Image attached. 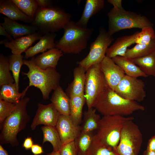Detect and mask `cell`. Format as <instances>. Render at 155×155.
I'll return each mask as SVG.
<instances>
[{"label":"cell","instance_id":"1","mask_svg":"<svg viewBox=\"0 0 155 155\" xmlns=\"http://www.w3.org/2000/svg\"><path fill=\"white\" fill-rule=\"evenodd\" d=\"M93 108L103 116H129L145 108L137 102L125 99L108 88L94 103Z\"/></svg>","mask_w":155,"mask_h":155},{"label":"cell","instance_id":"2","mask_svg":"<svg viewBox=\"0 0 155 155\" xmlns=\"http://www.w3.org/2000/svg\"><path fill=\"white\" fill-rule=\"evenodd\" d=\"M30 100L27 97L22 98L12 113L0 125V144H9L13 147L19 144L18 134L25 129L30 119L26 109Z\"/></svg>","mask_w":155,"mask_h":155},{"label":"cell","instance_id":"3","mask_svg":"<svg viewBox=\"0 0 155 155\" xmlns=\"http://www.w3.org/2000/svg\"><path fill=\"white\" fill-rule=\"evenodd\" d=\"M34 57L29 60H23V65L28 67V71L22 73L28 78L29 84L23 92L26 95L28 88L34 86L40 90L44 100H48L51 92L59 85L60 75L55 68L42 69L38 67L35 64Z\"/></svg>","mask_w":155,"mask_h":155},{"label":"cell","instance_id":"4","mask_svg":"<svg viewBox=\"0 0 155 155\" xmlns=\"http://www.w3.org/2000/svg\"><path fill=\"white\" fill-rule=\"evenodd\" d=\"M63 34L55 42V48L63 53L77 54L87 48L88 41L94 31L92 28L82 27L71 20L63 28Z\"/></svg>","mask_w":155,"mask_h":155},{"label":"cell","instance_id":"5","mask_svg":"<svg viewBox=\"0 0 155 155\" xmlns=\"http://www.w3.org/2000/svg\"><path fill=\"white\" fill-rule=\"evenodd\" d=\"M71 18L69 13L58 7L38 8L30 25L36 27L38 31L44 35L63 29Z\"/></svg>","mask_w":155,"mask_h":155},{"label":"cell","instance_id":"6","mask_svg":"<svg viewBox=\"0 0 155 155\" xmlns=\"http://www.w3.org/2000/svg\"><path fill=\"white\" fill-rule=\"evenodd\" d=\"M108 29L111 35L120 30L132 28L142 29L146 26L153 27V24L145 16L123 8L113 7L108 13Z\"/></svg>","mask_w":155,"mask_h":155},{"label":"cell","instance_id":"7","mask_svg":"<svg viewBox=\"0 0 155 155\" xmlns=\"http://www.w3.org/2000/svg\"><path fill=\"white\" fill-rule=\"evenodd\" d=\"M134 119L133 117L103 116L101 118L96 135L102 143L113 148L118 144L121 131L125 124Z\"/></svg>","mask_w":155,"mask_h":155},{"label":"cell","instance_id":"8","mask_svg":"<svg viewBox=\"0 0 155 155\" xmlns=\"http://www.w3.org/2000/svg\"><path fill=\"white\" fill-rule=\"evenodd\" d=\"M133 120L125 124L118 144L113 148L117 155H138L139 153L143 142V135Z\"/></svg>","mask_w":155,"mask_h":155},{"label":"cell","instance_id":"9","mask_svg":"<svg viewBox=\"0 0 155 155\" xmlns=\"http://www.w3.org/2000/svg\"><path fill=\"white\" fill-rule=\"evenodd\" d=\"M108 87L100 64L91 66L86 72L84 88L88 109L93 108L95 102Z\"/></svg>","mask_w":155,"mask_h":155},{"label":"cell","instance_id":"10","mask_svg":"<svg viewBox=\"0 0 155 155\" xmlns=\"http://www.w3.org/2000/svg\"><path fill=\"white\" fill-rule=\"evenodd\" d=\"M114 40L105 29L100 30L99 34L90 44V51L87 55L77 62L86 72L92 65L100 64L106 56L107 50Z\"/></svg>","mask_w":155,"mask_h":155},{"label":"cell","instance_id":"11","mask_svg":"<svg viewBox=\"0 0 155 155\" xmlns=\"http://www.w3.org/2000/svg\"><path fill=\"white\" fill-rule=\"evenodd\" d=\"M145 87L144 82L141 79L125 75L114 91L125 99L141 102L146 96Z\"/></svg>","mask_w":155,"mask_h":155},{"label":"cell","instance_id":"12","mask_svg":"<svg viewBox=\"0 0 155 155\" xmlns=\"http://www.w3.org/2000/svg\"><path fill=\"white\" fill-rule=\"evenodd\" d=\"M60 113L57 110L53 104H37V109L30 125L32 130H34L40 125L55 127Z\"/></svg>","mask_w":155,"mask_h":155},{"label":"cell","instance_id":"13","mask_svg":"<svg viewBox=\"0 0 155 155\" xmlns=\"http://www.w3.org/2000/svg\"><path fill=\"white\" fill-rule=\"evenodd\" d=\"M55 127L63 145L74 141L81 132L80 126L74 123L70 115L61 114Z\"/></svg>","mask_w":155,"mask_h":155},{"label":"cell","instance_id":"14","mask_svg":"<svg viewBox=\"0 0 155 155\" xmlns=\"http://www.w3.org/2000/svg\"><path fill=\"white\" fill-rule=\"evenodd\" d=\"M100 65L108 87L114 90L125 75V72L112 58L106 56Z\"/></svg>","mask_w":155,"mask_h":155},{"label":"cell","instance_id":"15","mask_svg":"<svg viewBox=\"0 0 155 155\" xmlns=\"http://www.w3.org/2000/svg\"><path fill=\"white\" fill-rule=\"evenodd\" d=\"M43 35L41 32L38 31L11 41H8L6 39L2 40L0 41V44H3L5 47L10 49L12 54L21 55L23 52H25Z\"/></svg>","mask_w":155,"mask_h":155},{"label":"cell","instance_id":"16","mask_svg":"<svg viewBox=\"0 0 155 155\" xmlns=\"http://www.w3.org/2000/svg\"><path fill=\"white\" fill-rule=\"evenodd\" d=\"M0 24L13 39L32 34L38 31V29L36 27L31 25L19 23L7 17L4 18L3 22L1 23Z\"/></svg>","mask_w":155,"mask_h":155},{"label":"cell","instance_id":"17","mask_svg":"<svg viewBox=\"0 0 155 155\" xmlns=\"http://www.w3.org/2000/svg\"><path fill=\"white\" fill-rule=\"evenodd\" d=\"M138 32L118 38L108 48L106 56L111 58L118 56L125 57L127 48L135 43L136 38Z\"/></svg>","mask_w":155,"mask_h":155},{"label":"cell","instance_id":"18","mask_svg":"<svg viewBox=\"0 0 155 155\" xmlns=\"http://www.w3.org/2000/svg\"><path fill=\"white\" fill-rule=\"evenodd\" d=\"M63 55L61 51L55 48L35 57L34 62L36 66L42 69L50 67L56 68L60 58Z\"/></svg>","mask_w":155,"mask_h":155},{"label":"cell","instance_id":"19","mask_svg":"<svg viewBox=\"0 0 155 155\" xmlns=\"http://www.w3.org/2000/svg\"><path fill=\"white\" fill-rule=\"evenodd\" d=\"M56 34L55 33H49L43 35L39 41L34 45L30 47L25 52L24 58L27 59L34 57L37 54L44 53L55 48L54 40Z\"/></svg>","mask_w":155,"mask_h":155},{"label":"cell","instance_id":"20","mask_svg":"<svg viewBox=\"0 0 155 155\" xmlns=\"http://www.w3.org/2000/svg\"><path fill=\"white\" fill-rule=\"evenodd\" d=\"M0 13L14 21L19 20L31 24L33 20V18L28 17L23 13L12 0L0 1Z\"/></svg>","mask_w":155,"mask_h":155},{"label":"cell","instance_id":"21","mask_svg":"<svg viewBox=\"0 0 155 155\" xmlns=\"http://www.w3.org/2000/svg\"><path fill=\"white\" fill-rule=\"evenodd\" d=\"M73 75V80L67 89L69 96L84 94L86 71L78 66L74 68Z\"/></svg>","mask_w":155,"mask_h":155},{"label":"cell","instance_id":"22","mask_svg":"<svg viewBox=\"0 0 155 155\" xmlns=\"http://www.w3.org/2000/svg\"><path fill=\"white\" fill-rule=\"evenodd\" d=\"M50 100L61 114L70 115V98L60 85L54 90Z\"/></svg>","mask_w":155,"mask_h":155},{"label":"cell","instance_id":"23","mask_svg":"<svg viewBox=\"0 0 155 155\" xmlns=\"http://www.w3.org/2000/svg\"><path fill=\"white\" fill-rule=\"evenodd\" d=\"M104 6V0H87L84 10L76 24L82 27H87L90 19L102 9Z\"/></svg>","mask_w":155,"mask_h":155},{"label":"cell","instance_id":"24","mask_svg":"<svg viewBox=\"0 0 155 155\" xmlns=\"http://www.w3.org/2000/svg\"><path fill=\"white\" fill-rule=\"evenodd\" d=\"M114 62L124 71L125 75L137 78L148 77L134 62L133 59L125 57L116 56L112 58Z\"/></svg>","mask_w":155,"mask_h":155},{"label":"cell","instance_id":"25","mask_svg":"<svg viewBox=\"0 0 155 155\" xmlns=\"http://www.w3.org/2000/svg\"><path fill=\"white\" fill-rule=\"evenodd\" d=\"M70 98V116L74 123L80 125L82 121V109L86 99L84 94L71 96Z\"/></svg>","mask_w":155,"mask_h":155},{"label":"cell","instance_id":"26","mask_svg":"<svg viewBox=\"0 0 155 155\" xmlns=\"http://www.w3.org/2000/svg\"><path fill=\"white\" fill-rule=\"evenodd\" d=\"M96 111L93 107L84 112L82 123L80 126L81 131L93 132L97 130L101 118L96 113Z\"/></svg>","mask_w":155,"mask_h":155},{"label":"cell","instance_id":"27","mask_svg":"<svg viewBox=\"0 0 155 155\" xmlns=\"http://www.w3.org/2000/svg\"><path fill=\"white\" fill-rule=\"evenodd\" d=\"M0 99L16 104L25 97L23 92L20 93L15 83L0 86Z\"/></svg>","mask_w":155,"mask_h":155},{"label":"cell","instance_id":"28","mask_svg":"<svg viewBox=\"0 0 155 155\" xmlns=\"http://www.w3.org/2000/svg\"><path fill=\"white\" fill-rule=\"evenodd\" d=\"M41 129L43 133L42 144L48 142L52 146L53 151H60L63 145L55 127L44 125Z\"/></svg>","mask_w":155,"mask_h":155},{"label":"cell","instance_id":"29","mask_svg":"<svg viewBox=\"0 0 155 155\" xmlns=\"http://www.w3.org/2000/svg\"><path fill=\"white\" fill-rule=\"evenodd\" d=\"M132 59L146 75L155 77V51L145 56Z\"/></svg>","mask_w":155,"mask_h":155},{"label":"cell","instance_id":"30","mask_svg":"<svg viewBox=\"0 0 155 155\" xmlns=\"http://www.w3.org/2000/svg\"><path fill=\"white\" fill-rule=\"evenodd\" d=\"M155 51V39L148 44H136L133 48L128 49L125 57L132 59L142 57Z\"/></svg>","mask_w":155,"mask_h":155},{"label":"cell","instance_id":"31","mask_svg":"<svg viewBox=\"0 0 155 155\" xmlns=\"http://www.w3.org/2000/svg\"><path fill=\"white\" fill-rule=\"evenodd\" d=\"M84 155H117L109 147L100 141L94 135L89 148Z\"/></svg>","mask_w":155,"mask_h":155},{"label":"cell","instance_id":"32","mask_svg":"<svg viewBox=\"0 0 155 155\" xmlns=\"http://www.w3.org/2000/svg\"><path fill=\"white\" fill-rule=\"evenodd\" d=\"M94 135L81 131L74 140L77 155H84L90 147Z\"/></svg>","mask_w":155,"mask_h":155},{"label":"cell","instance_id":"33","mask_svg":"<svg viewBox=\"0 0 155 155\" xmlns=\"http://www.w3.org/2000/svg\"><path fill=\"white\" fill-rule=\"evenodd\" d=\"M24 57L22 54H12L8 57L9 69L12 72L14 83L18 90L20 73L21 67L23 65Z\"/></svg>","mask_w":155,"mask_h":155},{"label":"cell","instance_id":"34","mask_svg":"<svg viewBox=\"0 0 155 155\" xmlns=\"http://www.w3.org/2000/svg\"><path fill=\"white\" fill-rule=\"evenodd\" d=\"M8 57L0 54V86L12 84L15 81L10 72Z\"/></svg>","mask_w":155,"mask_h":155},{"label":"cell","instance_id":"35","mask_svg":"<svg viewBox=\"0 0 155 155\" xmlns=\"http://www.w3.org/2000/svg\"><path fill=\"white\" fill-rule=\"evenodd\" d=\"M17 7L24 14L34 18L38 6L36 0H12Z\"/></svg>","mask_w":155,"mask_h":155},{"label":"cell","instance_id":"36","mask_svg":"<svg viewBox=\"0 0 155 155\" xmlns=\"http://www.w3.org/2000/svg\"><path fill=\"white\" fill-rule=\"evenodd\" d=\"M155 39V33L153 27L146 26L139 32L135 40L136 44H148Z\"/></svg>","mask_w":155,"mask_h":155},{"label":"cell","instance_id":"37","mask_svg":"<svg viewBox=\"0 0 155 155\" xmlns=\"http://www.w3.org/2000/svg\"><path fill=\"white\" fill-rule=\"evenodd\" d=\"M16 104L0 99V125L14 110Z\"/></svg>","mask_w":155,"mask_h":155},{"label":"cell","instance_id":"38","mask_svg":"<svg viewBox=\"0 0 155 155\" xmlns=\"http://www.w3.org/2000/svg\"><path fill=\"white\" fill-rule=\"evenodd\" d=\"M59 152L60 155H77L74 141L63 145Z\"/></svg>","mask_w":155,"mask_h":155},{"label":"cell","instance_id":"39","mask_svg":"<svg viewBox=\"0 0 155 155\" xmlns=\"http://www.w3.org/2000/svg\"><path fill=\"white\" fill-rule=\"evenodd\" d=\"M33 144L32 137L28 136L24 140L22 146L25 150H29L31 149Z\"/></svg>","mask_w":155,"mask_h":155},{"label":"cell","instance_id":"40","mask_svg":"<svg viewBox=\"0 0 155 155\" xmlns=\"http://www.w3.org/2000/svg\"><path fill=\"white\" fill-rule=\"evenodd\" d=\"M31 149L34 155H39L44 153L42 147L38 144H34Z\"/></svg>","mask_w":155,"mask_h":155},{"label":"cell","instance_id":"41","mask_svg":"<svg viewBox=\"0 0 155 155\" xmlns=\"http://www.w3.org/2000/svg\"><path fill=\"white\" fill-rule=\"evenodd\" d=\"M146 149L155 152V135L149 140Z\"/></svg>","mask_w":155,"mask_h":155},{"label":"cell","instance_id":"42","mask_svg":"<svg viewBox=\"0 0 155 155\" xmlns=\"http://www.w3.org/2000/svg\"><path fill=\"white\" fill-rule=\"evenodd\" d=\"M38 8H46L51 6V1L48 0H36Z\"/></svg>","mask_w":155,"mask_h":155},{"label":"cell","instance_id":"43","mask_svg":"<svg viewBox=\"0 0 155 155\" xmlns=\"http://www.w3.org/2000/svg\"><path fill=\"white\" fill-rule=\"evenodd\" d=\"M107 2L112 5L114 8L121 9L123 8L122 5V1L121 0H108Z\"/></svg>","mask_w":155,"mask_h":155},{"label":"cell","instance_id":"44","mask_svg":"<svg viewBox=\"0 0 155 155\" xmlns=\"http://www.w3.org/2000/svg\"><path fill=\"white\" fill-rule=\"evenodd\" d=\"M0 35L5 36L6 39L11 41L13 40V38L8 33L5 29L0 24Z\"/></svg>","mask_w":155,"mask_h":155},{"label":"cell","instance_id":"45","mask_svg":"<svg viewBox=\"0 0 155 155\" xmlns=\"http://www.w3.org/2000/svg\"><path fill=\"white\" fill-rule=\"evenodd\" d=\"M0 155H9L7 151L4 149L1 144L0 145Z\"/></svg>","mask_w":155,"mask_h":155},{"label":"cell","instance_id":"46","mask_svg":"<svg viewBox=\"0 0 155 155\" xmlns=\"http://www.w3.org/2000/svg\"><path fill=\"white\" fill-rule=\"evenodd\" d=\"M143 155H155V152L146 149L144 151Z\"/></svg>","mask_w":155,"mask_h":155},{"label":"cell","instance_id":"47","mask_svg":"<svg viewBox=\"0 0 155 155\" xmlns=\"http://www.w3.org/2000/svg\"><path fill=\"white\" fill-rule=\"evenodd\" d=\"M46 155H60V152L53 151L52 152L47 154Z\"/></svg>","mask_w":155,"mask_h":155}]
</instances>
